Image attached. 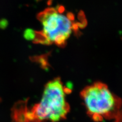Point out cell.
I'll return each instance as SVG.
<instances>
[{"instance_id":"cell-1","label":"cell","mask_w":122,"mask_h":122,"mask_svg":"<svg viewBox=\"0 0 122 122\" xmlns=\"http://www.w3.org/2000/svg\"><path fill=\"white\" fill-rule=\"evenodd\" d=\"M68 90L60 77L48 81L40 101L28 107L27 122H58L66 118L70 110L66 98Z\"/></svg>"},{"instance_id":"cell-2","label":"cell","mask_w":122,"mask_h":122,"mask_svg":"<svg viewBox=\"0 0 122 122\" xmlns=\"http://www.w3.org/2000/svg\"><path fill=\"white\" fill-rule=\"evenodd\" d=\"M63 8H50L38 15L42 25L40 31L28 33L27 37L34 43L43 45H55L63 47L72 34L77 28L73 22V17L64 14Z\"/></svg>"},{"instance_id":"cell-3","label":"cell","mask_w":122,"mask_h":122,"mask_svg":"<svg viewBox=\"0 0 122 122\" xmlns=\"http://www.w3.org/2000/svg\"><path fill=\"white\" fill-rule=\"evenodd\" d=\"M87 114L94 121L114 120L122 109V99L109 90L105 83L96 82L81 92Z\"/></svg>"},{"instance_id":"cell-4","label":"cell","mask_w":122,"mask_h":122,"mask_svg":"<svg viewBox=\"0 0 122 122\" xmlns=\"http://www.w3.org/2000/svg\"><path fill=\"white\" fill-rule=\"evenodd\" d=\"M114 122H122V109L117 117L114 120Z\"/></svg>"}]
</instances>
